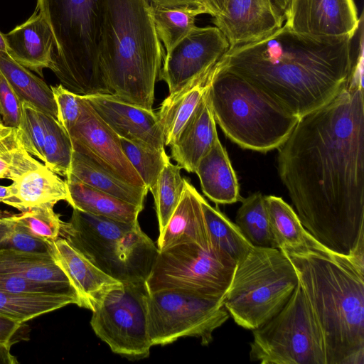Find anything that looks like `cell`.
<instances>
[{"instance_id": "7bdbcfd3", "label": "cell", "mask_w": 364, "mask_h": 364, "mask_svg": "<svg viewBox=\"0 0 364 364\" xmlns=\"http://www.w3.org/2000/svg\"><path fill=\"white\" fill-rule=\"evenodd\" d=\"M23 323L0 315V347L10 349L17 341V337Z\"/></svg>"}, {"instance_id": "681fc988", "label": "cell", "mask_w": 364, "mask_h": 364, "mask_svg": "<svg viewBox=\"0 0 364 364\" xmlns=\"http://www.w3.org/2000/svg\"><path fill=\"white\" fill-rule=\"evenodd\" d=\"M16 358L10 353V349L0 347V362L6 363H14Z\"/></svg>"}, {"instance_id": "5bb4252c", "label": "cell", "mask_w": 364, "mask_h": 364, "mask_svg": "<svg viewBox=\"0 0 364 364\" xmlns=\"http://www.w3.org/2000/svg\"><path fill=\"white\" fill-rule=\"evenodd\" d=\"M82 100L81 114L68 132L73 150L93 159L120 179L146 187L125 156L119 136L97 114L84 96Z\"/></svg>"}, {"instance_id": "ac0fdd59", "label": "cell", "mask_w": 364, "mask_h": 364, "mask_svg": "<svg viewBox=\"0 0 364 364\" xmlns=\"http://www.w3.org/2000/svg\"><path fill=\"white\" fill-rule=\"evenodd\" d=\"M51 252L76 291L80 307L94 311L104 296L122 283L97 267L63 237L51 243Z\"/></svg>"}, {"instance_id": "b9f144b4", "label": "cell", "mask_w": 364, "mask_h": 364, "mask_svg": "<svg viewBox=\"0 0 364 364\" xmlns=\"http://www.w3.org/2000/svg\"><path fill=\"white\" fill-rule=\"evenodd\" d=\"M23 102L0 75V116L6 127L18 129L21 122Z\"/></svg>"}, {"instance_id": "f1b7e54d", "label": "cell", "mask_w": 364, "mask_h": 364, "mask_svg": "<svg viewBox=\"0 0 364 364\" xmlns=\"http://www.w3.org/2000/svg\"><path fill=\"white\" fill-rule=\"evenodd\" d=\"M264 201L276 247L297 251L309 247L314 239L304 229L294 209L275 196H264Z\"/></svg>"}, {"instance_id": "f6af8a7d", "label": "cell", "mask_w": 364, "mask_h": 364, "mask_svg": "<svg viewBox=\"0 0 364 364\" xmlns=\"http://www.w3.org/2000/svg\"><path fill=\"white\" fill-rule=\"evenodd\" d=\"M203 4L213 17L224 12L228 0H202Z\"/></svg>"}, {"instance_id": "6da1fadb", "label": "cell", "mask_w": 364, "mask_h": 364, "mask_svg": "<svg viewBox=\"0 0 364 364\" xmlns=\"http://www.w3.org/2000/svg\"><path fill=\"white\" fill-rule=\"evenodd\" d=\"M277 149L279 175L303 227L349 257L364 240L363 82L301 117Z\"/></svg>"}, {"instance_id": "d6a6232c", "label": "cell", "mask_w": 364, "mask_h": 364, "mask_svg": "<svg viewBox=\"0 0 364 364\" xmlns=\"http://www.w3.org/2000/svg\"><path fill=\"white\" fill-rule=\"evenodd\" d=\"M235 224L252 246L277 248L270 229L264 196L259 192L242 199Z\"/></svg>"}, {"instance_id": "8992f818", "label": "cell", "mask_w": 364, "mask_h": 364, "mask_svg": "<svg viewBox=\"0 0 364 364\" xmlns=\"http://www.w3.org/2000/svg\"><path fill=\"white\" fill-rule=\"evenodd\" d=\"M206 95L215 123L244 149L259 152L277 149L300 118L217 65L211 71Z\"/></svg>"}, {"instance_id": "d590c367", "label": "cell", "mask_w": 364, "mask_h": 364, "mask_svg": "<svg viewBox=\"0 0 364 364\" xmlns=\"http://www.w3.org/2000/svg\"><path fill=\"white\" fill-rule=\"evenodd\" d=\"M119 138L125 156L150 191L166 162L170 160V157L166 154L165 149H157L146 144Z\"/></svg>"}, {"instance_id": "d4e9b609", "label": "cell", "mask_w": 364, "mask_h": 364, "mask_svg": "<svg viewBox=\"0 0 364 364\" xmlns=\"http://www.w3.org/2000/svg\"><path fill=\"white\" fill-rule=\"evenodd\" d=\"M68 203L73 209L124 223L138 221L144 207L124 201L114 196L87 186L69 173L66 177Z\"/></svg>"}, {"instance_id": "f907efd6", "label": "cell", "mask_w": 364, "mask_h": 364, "mask_svg": "<svg viewBox=\"0 0 364 364\" xmlns=\"http://www.w3.org/2000/svg\"><path fill=\"white\" fill-rule=\"evenodd\" d=\"M16 129L6 127L0 119V140L8 136Z\"/></svg>"}, {"instance_id": "2e32d148", "label": "cell", "mask_w": 364, "mask_h": 364, "mask_svg": "<svg viewBox=\"0 0 364 364\" xmlns=\"http://www.w3.org/2000/svg\"><path fill=\"white\" fill-rule=\"evenodd\" d=\"M213 18L230 48L262 40L284 22L269 0H228L224 12Z\"/></svg>"}, {"instance_id": "c3c4849f", "label": "cell", "mask_w": 364, "mask_h": 364, "mask_svg": "<svg viewBox=\"0 0 364 364\" xmlns=\"http://www.w3.org/2000/svg\"><path fill=\"white\" fill-rule=\"evenodd\" d=\"M274 9L284 16L290 0H269Z\"/></svg>"}, {"instance_id": "5b68a950", "label": "cell", "mask_w": 364, "mask_h": 364, "mask_svg": "<svg viewBox=\"0 0 364 364\" xmlns=\"http://www.w3.org/2000/svg\"><path fill=\"white\" fill-rule=\"evenodd\" d=\"M54 39L50 69L81 96L111 95L100 61L105 0H37Z\"/></svg>"}, {"instance_id": "e0dca14e", "label": "cell", "mask_w": 364, "mask_h": 364, "mask_svg": "<svg viewBox=\"0 0 364 364\" xmlns=\"http://www.w3.org/2000/svg\"><path fill=\"white\" fill-rule=\"evenodd\" d=\"M97 114L121 138L164 149L157 114L111 95L84 96Z\"/></svg>"}, {"instance_id": "7c38bea8", "label": "cell", "mask_w": 364, "mask_h": 364, "mask_svg": "<svg viewBox=\"0 0 364 364\" xmlns=\"http://www.w3.org/2000/svg\"><path fill=\"white\" fill-rule=\"evenodd\" d=\"M146 282L121 283L112 289L92 311L90 325L112 351L141 359L152 347L147 333Z\"/></svg>"}, {"instance_id": "9a60e30c", "label": "cell", "mask_w": 364, "mask_h": 364, "mask_svg": "<svg viewBox=\"0 0 364 364\" xmlns=\"http://www.w3.org/2000/svg\"><path fill=\"white\" fill-rule=\"evenodd\" d=\"M284 16V26L316 38H353L360 21L354 0H290Z\"/></svg>"}, {"instance_id": "484cf974", "label": "cell", "mask_w": 364, "mask_h": 364, "mask_svg": "<svg viewBox=\"0 0 364 364\" xmlns=\"http://www.w3.org/2000/svg\"><path fill=\"white\" fill-rule=\"evenodd\" d=\"M70 173L82 183L124 201L144 207L148 188L130 184L90 156L73 150Z\"/></svg>"}, {"instance_id": "7dc6e473", "label": "cell", "mask_w": 364, "mask_h": 364, "mask_svg": "<svg viewBox=\"0 0 364 364\" xmlns=\"http://www.w3.org/2000/svg\"><path fill=\"white\" fill-rule=\"evenodd\" d=\"M14 196L11 186H4L0 185V202L9 205Z\"/></svg>"}, {"instance_id": "ab89813d", "label": "cell", "mask_w": 364, "mask_h": 364, "mask_svg": "<svg viewBox=\"0 0 364 364\" xmlns=\"http://www.w3.org/2000/svg\"><path fill=\"white\" fill-rule=\"evenodd\" d=\"M18 130L25 149L31 156L43 162L45 132L40 112L26 102H23L22 117Z\"/></svg>"}, {"instance_id": "7402d4cb", "label": "cell", "mask_w": 364, "mask_h": 364, "mask_svg": "<svg viewBox=\"0 0 364 364\" xmlns=\"http://www.w3.org/2000/svg\"><path fill=\"white\" fill-rule=\"evenodd\" d=\"M195 173L204 195L216 204H231L240 199L235 171L219 139L199 161Z\"/></svg>"}, {"instance_id": "e575fe53", "label": "cell", "mask_w": 364, "mask_h": 364, "mask_svg": "<svg viewBox=\"0 0 364 364\" xmlns=\"http://www.w3.org/2000/svg\"><path fill=\"white\" fill-rule=\"evenodd\" d=\"M181 170L177 164H173L170 160L168 161L149 191L154 200L159 232L166 227L181 198L185 178L181 176Z\"/></svg>"}, {"instance_id": "cb8c5ba5", "label": "cell", "mask_w": 364, "mask_h": 364, "mask_svg": "<svg viewBox=\"0 0 364 364\" xmlns=\"http://www.w3.org/2000/svg\"><path fill=\"white\" fill-rule=\"evenodd\" d=\"M212 70L191 81L178 91L169 94L161 104L156 114L165 146H170L175 142L194 112L206 92Z\"/></svg>"}, {"instance_id": "ffe728a7", "label": "cell", "mask_w": 364, "mask_h": 364, "mask_svg": "<svg viewBox=\"0 0 364 364\" xmlns=\"http://www.w3.org/2000/svg\"><path fill=\"white\" fill-rule=\"evenodd\" d=\"M201 196L185 178L181 198L166 227L159 232V251L181 243H195L205 249L211 248L200 203Z\"/></svg>"}, {"instance_id": "83f0119b", "label": "cell", "mask_w": 364, "mask_h": 364, "mask_svg": "<svg viewBox=\"0 0 364 364\" xmlns=\"http://www.w3.org/2000/svg\"><path fill=\"white\" fill-rule=\"evenodd\" d=\"M0 274H12L39 282L71 284L52 254L12 249L0 250Z\"/></svg>"}, {"instance_id": "1f68e13d", "label": "cell", "mask_w": 364, "mask_h": 364, "mask_svg": "<svg viewBox=\"0 0 364 364\" xmlns=\"http://www.w3.org/2000/svg\"><path fill=\"white\" fill-rule=\"evenodd\" d=\"M200 203L211 246L226 252L236 262L240 261L253 246L235 223L218 208L212 207L202 196Z\"/></svg>"}, {"instance_id": "8d00e7d4", "label": "cell", "mask_w": 364, "mask_h": 364, "mask_svg": "<svg viewBox=\"0 0 364 364\" xmlns=\"http://www.w3.org/2000/svg\"><path fill=\"white\" fill-rule=\"evenodd\" d=\"M43 166L25 149L18 129L0 140V178L13 181Z\"/></svg>"}, {"instance_id": "4fadbf2b", "label": "cell", "mask_w": 364, "mask_h": 364, "mask_svg": "<svg viewBox=\"0 0 364 364\" xmlns=\"http://www.w3.org/2000/svg\"><path fill=\"white\" fill-rule=\"evenodd\" d=\"M230 45L216 26H196L166 53L159 79L168 87L169 94L209 73L228 50Z\"/></svg>"}, {"instance_id": "836d02e7", "label": "cell", "mask_w": 364, "mask_h": 364, "mask_svg": "<svg viewBox=\"0 0 364 364\" xmlns=\"http://www.w3.org/2000/svg\"><path fill=\"white\" fill-rule=\"evenodd\" d=\"M39 112L45 132L44 165L55 173L67 177L73 152L69 134L56 118Z\"/></svg>"}, {"instance_id": "d6986e66", "label": "cell", "mask_w": 364, "mask_h": 364, "mask_svg": "<svg viewBox=\"0 0 364 364\" xmlns=\"http://www.w3.org/2000/svg\"><path fill=\"white\" fill-rule=\"evenodd\" d=\"M5 36L8 55L22 66L43 77V69L50 68L52 64L54 39L42 15L35 9L25 22Z\"/></svg>"}, {"instance_id": "9c48e42d", "label": "cell", "mask_w": 364, "mask_h": 364, "mask_svg": "<svg viewBox=\"0 0 364 364\" xmlns=\"http://www.w3.org/2000/svg\"><path fill=\"white\" fill-rule=\"evenodd\" d=\"M236 264L229 255L213 246L178 244L159 251L146 284L149 291L176 289L223 300Z\"/></svg>"}, {"instance_id": "ee69618b", "label": "cell", "mask_w": 364, "mask_h": 364, "mask_svg": "<svg viewBox=\"0 0 364 364\" xmlns=\"http://www.w3.org/2000/svg\"><path fill=\"white\" fill-rule=\"evenodd\" d=\"M13 215H4L0 218V250H14L13 234L15 228Z\"/></svg>"}, {"instance_id": "4316f807", "label": "cell", "mask_w": 364, "mask_h": 364, "mask_svg": "<svg viewBox=\"0 0 364 364\" xmlns=\"http://www.w3.org/2000/svg\"><path fill=\"white\" fill-rule=\"evenodd\" d=\"M0 75L6 80L23 102L57 119V107L53 91L41 78L6 53L0 54Z\"/></svg>"}, {"instance_id": "74e56055", "label": "cell", "mask_w": 364, "mask_h": 364, "mask_svg": "<svg viewBox=\"0 0 364 364\" xmlns=\"http://www.w3.org/2000/svg\"><path fill=\"white\" fill-rule=\"evenodd\" d=\"M52 205L30 208L14 215L16 223L26 232L48 242H53L60 235L63 222Z\"/></svg>"}, {"instance_id": "44dd1931", "label": "cell", "mask_w": 364, "mask_h": 364, "mask_svg": "<svg viewBox=\"0 0 364 364\" xmlns=\"http://www.w3.org/2000/svg\"><path fill=\"white\" fill-rule=\"evenodd\" d=\"M218 139L205 92L178 138L170 146L171 156L181 168L195 173L199 161Z\"/></svg>"}, {"instance_id": "60d3db41", "label": "cell", "mask_w": 364, "mask_h": 364, "mask_svg": "<svg viewBox=\"0 0 364 364\" xmlns=\"http://www.w3.org/2000/svg\"><path fill=\"white\" fill-rule=\"evenodd\" d=\"M57 107V119L69 131L75 125L81 114L82 96L65 88L61 84L50 87Z\"/></svg>"}, {"instance_id": "7a4b0ae2", "label": "cell", "mask_w": 364, "mask_h": 364, "mask_svg": "<svg viewBox=\"0 0 364 364\" xmlns=\"http://www.w3.org/2000/svg\"><path fill=\"white\" fill-rule=\"evenodd\" d=\"M353 39L304 36L282 25L262 40L229 48L216 65L301 117L349 85Z\"/></svg>"}, {"instance_id": "8fae6325", "label": "cell", "mask_w": 364, "mask_h": 364, "mask_svg": "<svg viewBox=\"0 0 364 364\" xmlns=\"http://www.w3.org/2000/svg\"><path fill=\"white\" fill-rule=\"evenodd\" d=\"M146 303L147 333L152 346L184 337L200 338L207 346L213 341V331L230 317L223 300L176 289L148 291Z\"/></svg>"}, {"instance_id": "4dcf8cb0", "label": "cell", "mask_w": 364, "mask_h": 364, "mask_svg": "<svg viewBox=\"0 0 364 364\" xmlns=\"http://www.w3.org/2000/svg\"><path fill=\"white\" fill-rule=\"evenodd\" d=\"M69 304L80 306V300L69 295L26 294L0 290V315L21 323Z\"/></svg>"}, {"instance_id": "f35d334b", "label": "cell", "mask_w": 364, "mask_h": 364, "mask_svg": "<svg viewBox=\"0 0 364 364\" xmlns=\"http://www.w3.org/2000/svg\"><path fill=\"white\" fill-rule=\"evenodd\" d=\"M0 290L26 294L69 295L78 298L70 284L39 282L6 274H0Z\"/></svg>"}, {"instance_id": "277c9868", "label": "cell", "mask_w": 364, "mask_h": 364, "mask_svg": "<svg viewBox=\"0 0 364 364\" xmlns=\"http://www.w3.org/2000/svg\"><path fill=\"white\" fill-rule=\"evenodd\" d=\"M162 55L148 0H105L100 61L111 96L151 110Z\"/></svg>"}, {"instance_id": "52a82bcc", "label": "cell", "mask_w": 364, "mask_h": 364, "mask_svg": "<svg viewBox=\"0 0 364 364\" xmlns=\"http://www.w3.org/2000/svg\"><path fill=\"white\" fill-rule=\"evenodd\" d=\"M60 237L122 283L146 282L159 252L139 221L124 223L77 209L68 223L63 222Z\"/></svg>"}, {"instance_id": "bcb514c9", "label": "cell", "mask_w": 364, "mask_h": 364, "mask_svg": "<svg viewBox=\"0 0 364 364\" xmlns=\"http://www.w3.org/2000/svg\"><path fill=\"white\" fill-rule=\"evenodd\" d=\"M151 3L164 5L175 6L183 4L204 5L202 0H149ZM205 6V5H204Z\"/></svg>"}, {"instance_id": "f5cc1de1", "label": "cell", "mask_w": 364, "mask_h": 364, "mask_svg": "<svg viewBox=\"0 0 364 364\" xmlns=\"http://www.w3.org/2000/svg\"><path fill=\"white\" fill-rule=\"evenodd\" d=\"M4 215V214H3V213H1L0 212V218H1Z\"/></svg>"}, {"instance_id": "f546056e", "label": "cell", "mask_w": 364, "mask_h": 364, "mask_svg": "<svg viewBox=\"0 0 364 364\" xmlns=\"http://www.w3.org/2000/svg\"><path fill=\"white\" fill-rule=\"evenodd\" d=\"M150 5L157 36L166 53L196 26L197 16L209 14L204 5L164 6L153 3Z\"/></svg>"}, {"instance_id": "603a6c76", "label": "cell", "mask_w": 364, "mask_h": 364, "mask_svg": "<svg viewBox=\"0 0 364 364\" xmlns=\"http://www.w3.org/2000/svg\"><path fill=\"white\" fill-rule=\"evenodd\" d=\"M11 186L14 196L9 205L21 212L38 206H54L60 200L68 203L70 198L66 181L45 165L24 173Z\"/></svg>"}, {"instance_id": "816d5d0a", "label": "cell", "mask_w": 364, "mask_h": 364, "mask_svg": "<svg viewBox=\"0 0 364 364\" xmlns=\"http://www.w3.org/2000/svg\"><path fill=\"white\" fill-rule=\"evenodd\" d=\"M1 53L8 54V44L5 34L0 31V54Z\"/></svg>"}, {"instance_id": "ba28073f", "label": "cell", "mask_w": 364, "mask_h": 364, "mask_svg": "<svg viewBox=\"0 0 364 364\" xmlns=\"http://www.w3.org/2000/svg\"><path fill=\"white\" fill-rule=\"evenodd\" d=\"M298 282L296 269L284 252L253 246L237 262L223 304L238 326L252 331L284 307Z\"/></svg>"}, {"instance_id": "3957f363", "label": "cell", "mask_w": 364, "mask_h": 364, "mask_svg": "<svg viewBox=\"0 0 364 364\" xmlns=\"http://www.w3.org/2000/svg\"><path fill=\"white\" fill-rule=\"evenodd\" d=\"M283 252L312 312L326 364H363L364 269L315 240L304 249Z\"/></svg>"}, {"instance_id": "30bf717a", "label": "cell", "mask_w": 364, "mask_h": 364, "mask_svg": "<svg viewBox=\"0 0 364 364\" xmlns=\"http://www.w3.org/2000/svg\"><path fill=\"white\" fill-rule=\"evenodd\" d=\"M250 360L262 364H326L322 342L298 282L284 307L252 330Z\"/></svg>"}]
</instances>
